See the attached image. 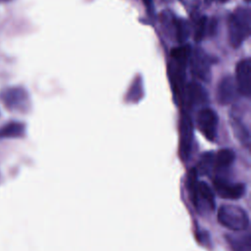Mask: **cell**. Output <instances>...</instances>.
<instances>
[{"mask_svg":"<svg viewBox=\"0 0 251 251\" xmlns=\"http://www.w3.org/2000/svg\"><path fill=\"white\" fill-rule=\"evenodd\" d=\"M186 185L190 200L199 214L206 215L214 211V192L207 182L197 181V172L195 168L189 171Z\"/></svg>","mask_w":251,"mask_h":251,"instance_id":"obj_1","label":"cell"},{"mask_svg":"<svg viewBox=\"0 0 251 251\" xmlns=\"http://www.w3.org/2000/svg\"><path fill=\"white\" fill-rule=\"evenodd\" d=\"M219 223L231 230L240 231L249 226V217L246 211L237 205H223L218 212Z\"/></svg>","mask_w":251,"mask_h":251,"instance_id":"obj_3","label":"cell"},{"mask_svg":"<svg viewBox=\"0 0 251 251\" xmlns=\"http://www.w3.org/2000/svg\"><path fill=\"white\" fill-rule=\"evenodd\" d=\"M0 1H7V0H0Z\"/></svg>","mask_w":251,"mask_h":251,"instance_id":"obj_22","label":"cell"},{"mask_svg":"<svg viewBox=\"0 0 251 251\" xmlns=\"http://www.w3.org/2000/svg\"><path fill=\"white\" fill-rule=\"evenodd\" d=\"M215 164V155L213 152L209 151L201 155L200 160L198 162V166L196 168V172L202 176L209 175L214 169Z\"/></svg>","mask_w":251,"mask_h":251,"instance_id":"obj_14","label":"cell"},{"mask_svg":"<svg viewBox=\"0 0 251 251\" xmlns=\"http://www.w3.org/2000/svg\"><path fill=\"white\" fill-rule=\"evenodd\" d=\"M142 96V82L140 81V78L138 77L131 85V87L128 90L127 93V100L131 102H137L140 97Z\"/></svg>","mask_w":251,"mask_h":251,"instance_id":"obj_18","label":"cell"},{"mask_svg":"<svg viewBox=\"0 0 251 251\" xmlns=\"http://www.w3.org/2000/svg\"><path fill=\"white\" fill-rule=\"evenodd\" d=\"M227 239L233 251H251V241L249 235L242 237L228 236Z\"/></svg>","mask_w":251,"mask_h":251,"instance_id":"obj_17","label":"cell"},{"mask_svg":"<svg viewBox=\"0 0 251 251\" xmlns=\"http://www.w3.org/2000/svg\"><path fill=\"white\" fill-rule=\"evenodd\" d=\"M175 35L179 44H183L188 36H189V26L188 23L183 19L176 20V27H175Z\"/></svg>","mask_w":251,"mask_h":251,"instance_id":"obj_15","label":"cell"},{"mask_svg":"<svg viewBox=\"0 0 251 251\" xmlns=\"http://www.w3.org/2000/svg\"><path fill=\"white\" fill-rule=\"evenodd\" d=\"M235 160V154L233 150L229 148L221 149L215 156L214 168L217 175H226V171L232 165Z\"/></svg>","mask_w":251,"mask_h":251,"instance_id":"obj_12","label":"cell"},{"mask_svg":"<svg viewBox=\"0 0 251 251\" xmlns=\"http://www.w3.org/2000/svg\"><path fill=\"white\" fill-rule=\"evenodd\" d=\"M214 186L216 192L225 199H239L245 193L244 183L232 182L226 175H216L214 178Z\"/></svg>","mask_w":251,"mask_h":251,"instance_id":"obj_4","label":"cell"},{"mask_svg":"<svg viewBox=\"0 0 251 251\" xmlns=\"http://www.w3.org/2000/svg\"><path fill=\"white\" fill-rule=\"evenodd\" d=\"M235 83L238 93L249 97L251 94V59L246 58L238 62L235 69Z\"/></svg>","mask_w":251,"mask_h":251,"instance_id":"obj_8","label":"cell"},{"mask_svg":"<svg viewBox=\"0 0 251 251\" xmlns=\"http://www.w3.org/2000/svg\"><path fill=\"white\" fill-rule=\"evenodd\" d=\"M238 95L237 86L232 76L226 75L223 77L217 86V100L221 105H228L235 101Z\"/></svg>","mask_w":251,"mask_h":251,"instance_id":"obj_9","label":"cell"},{"mask_svg":"<svg viewBox=\"0 0 251 251\" xmlns=\"http://www.w3.org/2000/svg\"><path fill=\"white\" fill-rule=\"evenodd\" d=\"M188 63L192 74L203 81L210 80L211 60L210 57L200 48L195 49L189 57Z\"/></svg>","mask_w":251,"mask_h":251,"instance_id":"obj_6","label":"cell"},{"mask_svg":"<svg viewBox=\"0 0 251 251\" xmlns=\"http://www.w3.org/2000/svg\"><path fill=\"white\" fill-rule=\"evenodd\" d=\"M219 119L217 113L210 109L204 108L197 115V126L202 134L210 141H214L217 136Z\"/></svg>","mask_w":251,"mask_h":251,"instance_id":"obj_7","label":"cell"},{"mask_svg":"<svg viewBox=\"0 0 251 251\" xmlns=\"http://www.w3.org/2000/svg\"><path fill=\"white\" fill-rule=\"evenodd\" d=\"M232 128L234 131V134L238 138V140L245 146H249L250 143V137H249V132L247 128L245 127L244 125H242L238 120L233 119L231 122Z\"/></svg>","mask_w":251,"mask_h":251,"instance_id":"obj_16","label":"cell"},{"mask_svg":"<svg viewBox=\"0 0 251 251\" xmlns=\"http://www.w3.org/2000/svg\"><path fill=\"white\" fill-rule=\"evenodd\" d=\"M245 1H246V2H247V3H249V2H250V1H251V0H245Z\"/></svg>","mask_w":251,"mask_h":251,"instance_id":"obj_21","label":"cell"},{"mask_svg":"<svg viewBox=\"0 0 251 251\" xmlns=\"http://www.w3.org/2000/svg\"><path fill=\"white\" fill-rule=\"evenodd\" d=\"M2 100L5 102L7 107H10L11 109L22 110L24 107L27 106L28 97L24 89L13 88L9 89L3 94Z\"/></svg>","mask_w":251,"mask_h":251,"instance_id":"obj_10","label":"cell"},{"mask_svg":"<svg viewBox=\"0 0 251 251\" xmlns=\"http://www.w3.org/2000/svg\"><path fill=\"white\" fill-rule=\"evenodd\" d=\"M184 97L189 106L200 105L207 102V93L198 82H190L185 86Z\"/></svg>","mask_w":251,"mask_h":251,"instance_id":"obj_11","label":"cell"},{"mask_svg":"<svg viewBox=\"0 0 251 251\" xmlns=\"http://www.w3.org/2000/svg\"><path fill=\"white\" fill-rule=\"evenodd\" d=\"M193 139V126L190 117L183 112L179 121V158L186 162L190 157Z\"/></svg>","mask_w":251,"mask_h":251,"instance_id":"obj_5","label":"cell"},{"mask_svg":"<svg viewBox=\"0 0 251 251\" xmlns=\"http://www.w3.org/2000/svg\"><path fill=\"white\" fill-rule=\"evenodd\" d=\"M251 12L249 8L238 7L228 20V38L232 47H239L250 35Z\"/></svg>","mask_w":251,"mask_h":251,"instance_id":"obj_2","label":"cell"},{"mask_svg":"<svg viewBox=\"0 0 251 251\" xmlns=\"http://www.w3.org/2000/svg\"><path fill=\"white\" fill-rule=\"evenodd\" d=\"M221 2H226V1H228V0H220Z\"/></svg>","mask_w":251,"mask_h":251,"instance_id":"obj_20","label":"cell"},{"mask_svg":"<svg viewBox=\"0 0 251 251\" xmlns=\"http://www.w3.org/2000/svg\"><path fill=\"white\" fill-rule=\"evenodd\" d=\"M25 133V125L19 122H11L0 127V138L21 137Z\"/></svg>","mask_w":251,"mask_h":251,"instance_id":"obj_13","label":"cell"},{"mask_svg":"<svg viewBox=\"0 0 251 251\" xmlns=\"http://www.w3.org/2000/svg\"><path fill=\"white\" fill-rule=\"evenodd\" d=\"M208 19L207 17H202L197 25H196V27H195V33H194V39L195 41H201L206 33H208Z\"/></svg>","mask_w":251,"mask_h":251,"instance_id":"obj_19","label":"cell"}]
</instances>
